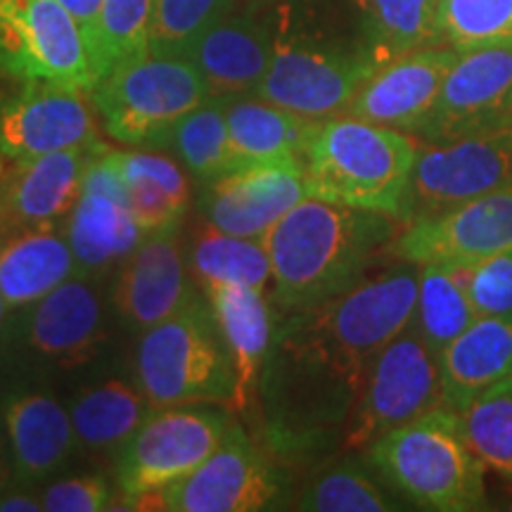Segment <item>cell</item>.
I'll use <instances>...</instances> for the list:
<instances>
[{
  "instance_id": "cell-17",
  "label": "cell",
  "mask_w": 512,
  "mask_h": 512,
  "mask_svg": "<svg viewBox=\"0 0 512 512\" xmlns=\"http://www.w3.org/2000/svg\"><path fill=\"white\" fill-rule=\"evenodd\" d=\"M304 197H309V185L302 162L254 164L207 183L202 207L207 226L264 240Z\"/></svg>"
},
{
  "instance_id": "cell-19",
  "label": "cell",
  "mask_w": 512,
  "mask_h": 512,
  "mask_svg": "<svg viewBox=\"0 0 512 512\" xmlns=\"http://www.w3.org/2000/svg\"><path fill=\"white\" fill-rule=\"evenodd\" d=\"M178 228L181 223L147 233L121 266L114 304L121 318L140 332L176 316L197 299L183 261Z\"/></svg>"
},
{
  "instance_id": "cell-35",
  "label": "cell",
  "mask_w": 512,
  "mask_h": 512,
  "mask_svg": "<svg viewBox=\"0 0 512 512\" xmlns=\"http://www.w3.org/2000/svg\"><path fill=\"white\" fill-rule=\"evenodd\" d=\"M463 430L486 472L512 491V377L472 401L460 413Z\"/></svg>"
},
{
  "instance_id": "cell-37",
  "label": "cell",
  "mask_w": 512,
  "mask_h": 512,
  "mask_svg": "<svg viewBox=\"0 0 512 512\" xmlns=\"http://www.w3.org/2000/svg\"><path fill=\"white\" fill-rule=\"evenodd\" d=\"M238 10V0H155L150 46L157 55H185L209 27Z\"/></svg>"
},
{
  "instance_id": "cell-40",
  "label": "cell",
  "mask_w": 512,
  "mask_h": 512,
  "mask_svg": "<svg viewBox=\"0 0 512 512\" xmlns=\"http://www.w3.org/2000/svg\"><path fill=\"white\" fill-rule=\"evenodd\" d=\"M46 512H102L114 510L112 486L100 475L67 477L41 491Z\"/></svg>"
},
{
  "instance_id": "cell-9",
  "label": "cell",
  "mask_w": 512,
  "mask_h": 512,
  "mask_svg": "<svg viewBox=\"0 0 512 512\" xmlns=\"http://www.w3.org/2000/svg\"><path fill=\"white\" fill-rule=\"evenodd\" d=\"M510 185L512 124L439 143L418 140L411 181L396 221L406 226Z\"/></svg>"
},
{
  "instance_id": "cell-14",
  "label": "cell",
  "mask_w": 512,
  "mask_h": 512,
  "mask_svg": "<svg viewBox=\"0 0 512 512\" xmlns=\"http://www.w3.org/2000/svg\"><path fill=\"white\" fill-rule=\"evenodd\" d=\"M512 124V46L458 53L415 140L439 143Z\"/></svg>"
},
{
  "instance_id": "cell-44",
  "label": "cell",
  "mask_w": 512,
  "mask_h": 512,
  "mask_svg": "<svg viewBox=\"0 0 512 512\" xmlns=\"http://www.w3.org/2000/svg\"><path fill=\"white\" fill-rule=\"evenodd\" d=\"M256 5H278V3H290V0H254Z\"/></svg>"
},
{
  "instance_id": "cell-16",
  "label": "cell",
  "mask_w": 512,
  "mask_h": 512,
  "mask_svg": "<svg viewBox=\"0 0 512 512\" xmlns=\"http://www.w3.org/2000/svg\"><path fill=\"white\" fill-rule=\"evenodd\" d=\"M64 233L81 275L124 264L147 235L128 209L124 183L107 145H100L88 164L79 200L64 221Z\"/></svg>"
},
{
  "instance_id": "cell-18",
  "label": "cell",
  "mask_w": 512,
  "mask_h": 512,
  "mask_svg": "<svg viewBox=\"0 0 512 512\" xmlns=\"http://www.w3.org/2000/svg\"><path fill=\"white\" fill-rule=\"evenodd\" d=\"M456 57V48L430 46L384 62L363 83L344 114L396 128L415 138L420 126L430 117L441 83Z\"/></svg>"
},
{
  "instance_id": "cell-26",
  "label": "cell",
  "mask_w": 512,
  "mask_h": 512,
  "mask_svg": "<svg viewBox=\"0 0 512 512\" xmlns=\"http://www.w3.org/2000/svg\"><path fill=\"white\" fill-rule=\"evenodd\" d=\"M12 470L22 484L41 482L57 472L79 444L72 415L48 394H17L3 408Z\"/></svg>"
},
{
  "instance_id": "cell-20",
  "label": "cell",
  "mask_w": 512,
  "mask_h": 512,
  "mask_svg": "<svg viewBox=\"0 0 512 512\" xmlns=\"http://www.w3.org/2000/svg\"><path fill=\"white\" fill-rule=\"evenodd\" d=\"M100 145L105 143L69 147L27 162H12V169L0 178V233L64 226Z\"/></svg>"
},
{
  "instance_id": "cell-34",
  "label": "cell",
  "mask_w": 512,
  "mask_h": 512,
  "mask_svg": "<svg viewBox=\"0 0 512 512\" xmlns=\"http://www.w3.org/2000/svg\"><path fill=\"white\" fill-rule=\"evenodd\" d=\"M380 475L373 467L354 460L325 467L311 477L297 498L299 510L309 512H389L401 510L399 503L384 491Z\"/></svg>"
},
{
  "instance_id": "cell-30",
  "label": "cell",
  "mask_w": 512,
  "mask_h": 512,
  "mask_svg": "<svg viewBox=\"0 0 512 512\" xmlns=\"http://www.w3.org/2000/svg\"><path fill=\"white\" fill-rule=\"evenodd\" d=\"M380 62L444 46L439 29V0H349Z\"/></svg>"
},
{
  "instance_id": "cell-2",
  "label": "cell",
  "mask_w": 512,
  "mask_h": 512,
  "mask_svg": "<svg viewBox=\"0 0 512 512\" xmlns=\"http://www.w3.org/2000/svg\"><path fill=\"white\" fill-rule=\"evenodd\" d=\"M399 228L380 211L304 197L264 238L275 304L302 313L351 290L389 256Z\"/></svg>"
},
{
  "instance_id": "cell-22",
  "label": "cell",
  "mask_w": 512,
  "mask_h": 512,
  "mask_svg": "<svg viewBox=\"0 0 512 512\" xmlns=\"http://www.w3.org/2000/svg\"><path fill=\"white\" fill-rule=\"evenodd\" d=\"M102 339V302L88 275H74L31 304L27 318L29 347L60 366L86 363L95 356Z\"/></svg>"
},
{
  "instance_id": "cell-5",
  "label": "cell",
  "mask_w": 512,
  "mask_h": 512,
  "mask_svg": "<svg viewBox=\"0 0 512 512\" xmlns=\"http://www.w3.org/2000/svg\"><path fill=\"white\" fill-rule=\"evenodd\" d=\"M211 91L183 55L147 53L124 60L95 83L91 102L112 140L131 147H169L176 126Z\"/></svg>"
},
{
  "instance_id": "cell-42",
  "label": "cell",
  "mask_w": 512,
  "mask_h": 512,
  "mask_svg": "<svg viewBox=\"0 0 512 512\" xmlns=\"http://www.w3.org/2000/svg\"><path fill=\"white\" fill-rule=\"evenodd\" d=\"M41 496L29 491H0V512H41Z\"/></svg>"
},
{
  "instance_id": "cell-31",
  "label": "cell",
  "mask_w": 512,
  "mask_h": 512,
  "mask_svg": "<svg viewBox=\"0 0 512 512\" xmlns=\"http://www.w3.org/2000/svg\"><path fill=\"white\" fill-rule=\"evenodd\" d=\"M192 275L202 292L209 287L238 285L266 292L273 280L266 240L240 238L207 226L195 238L190 252Z\"/></svg>"
},
{
  "instance_id": "cell-11",
  "label": "cell",
  "mask_w": 512,
  "mask_h": 512,
  "mask_svg": "<svg viewBox=\"0 0 512 512\" xmlns=\"http://www.w3.org/2000/svg\"><path fill=\"white\" fill-rule=\"evenodd\" d=\"M283 482L238 425L204 463L162 491L126 496L128 510L256 512L280 501Z\"/></svg>"
},
{
  "instance_id": "cell-43",
  "label": "cell",
  "mask_w": 512,
  "mask_h": 512,
  "mask_svg": "<svg viewBox=\"0 0 512 512\" xmlns=\"http://www.w3.org/2000/svg\"><path fill=\"white\" fill-rule=\"evenodd\" d=\"M10 309H8V304H5V299H3V292H0V325H3V320H5V313H8Z\"/></svg>"
},
{
  "instance_id": "cell-36",
  "label": "cell",
  "mask_w": 512,
  "mask_h": 512,
  "mask_svg": "<svg viewBox=\"0 0 512 512\" xmlns=\"http://www.w3.org/2000/svg\"><path fill=\"white\" fill-rule=\"evenodd\" d=\"M439 29L458 53L512 46V0H439Z\"/></svg>"
},
{
  "instance_id": "cell-21",
  "label": "cell",
  "mask_w": 512,
  "mask_h": 512,
  "mask_svg": "<svg viewBox=\"0 0 512 512\" xmlns=\"http://www.w3.org/2000/svg\"><path fill=\"white\" fill-rule=\"evenodd\" d=\"M275 29L256 10H235L219 19L185 50L183 57L204 76L211 95H254L273 57Z\"/></svg>"
},
{
  "instance_id": "cell-3",
  "label": "cell",
  "mask_w": 512,
  "mask_h": 512,
  "mask_svg": "<svg viewBox=\"0 0 512 512\" xmlns=\"http://www.w3.org/2000/svg\"><path fill=\"white\" fill-rule=\"evenodd\" d=\"M418 140L354 114L313 121L302 166L309 195L399 219Z\"/></svg>"
},
{
  "instance_id": "cell-46",
  "label": "cell",
  "mask_w": 512,
  "mask_h": 512,
  "mask_svg": "<svg viewBox=\"0 0 512 512\" xmlns=\"http://www.w3.org/2000/svg\"><path fill=\"white\" fill-rule=\"evenodd\" d=\"M5 489V484H3V470H0V491Z\"/></svg>"
},
{
  "instance_id": "cell-23",
  "label": "cell",
  "mask_w": 512,
  "mask_h": 512,
  "mask_svg": "<svg viewBox=\"0 0 512 512\" xmlns=\"http://www.w3.org/2000/svg\"><path fill=\"white\" fill-rule=\"evenodd\" d=\"M202 294L211 306L221 339L226 344L230 366H233L235 392L228 408L247 411L259 387L268 349H271V306L266 302V294L252 287L221 285L209 287Z\"/></svg>"
},
{
  "instance_id": "cell-15",
  "label": "cell",
  "mask_w": 512,
  "mask_h": 512,
  "mask_svg": "<svg viewBox=\"0 0 512 512\" xmlns=\"http://www.w3.org/2000/svg\"><path fill=\"white\" fill-rule=\"evenodd\" d=\"M83 88L22 81L0 100V150L8 162H27L69 147L102 143Z\"/></svg>"
},
{
  "instance_id": "cell-24",
  "label": "cell",
  "mask_w": 512,
  "mask_h": 512,
  "mask_svg": "<svg viewBox=\"0 0 512 512\" xmlns=\"http://www.w3.org/2000/svg\"><path fill=\"white\" fill-rule=\"evenodd\" d=\"M444 406L463 413L491 387L512 377V316H477L439 354Z\"/></svg>"
},
{
  "instance_id": "cell-10",
  "label": "cell",
  "mask_w": 512,
  "mask_h": 512,
  "mask_svg": "<svg viewBox=\"0 0 512 512\" xmlns=\"http://www.w3.org/2000/svg\"><path fill=\"white\" fill-rule=\"evenodd\" d=\"M233 422L214 408H155L117 451V486L126 496L162 491L197 470L226 441Z\"/></svg>"
},
{
  "instance_id": "cell-29",
  "label": "cell",
  "mask_w": 512,
  "mask_h": 512,
  "mask_svg": "<svg viewBox=\"0 0 512 512\" xmlns=\"http://www.w3.org/2000/svg\"><path fill=\"white\" fill-rule=\"evenodd\" d=\"M155 408L138 382L105 380L74 396L72 415L76 439L88 451H119Z\"/></svg>"
},
{
  "instance_id": "cell-6",
  "label": "cell",
  "mask_w": 512,
  "mask_h": 512,
  "mask_svg": "<svg viewBox=\"0 0 512 512\" xmlns=\"http://www.w3.org/2000/svg\"><path fill=\"white\" fill-rule=\"evenodd\" d=\"M382 67L361 36H332L275 24V46L254 95L306 119L349 110L363 83Z\"/></svg>"
},
{
  "instance_id": "cell-39",
  "label": "cell",
  "mask_w": 512,
  "mask_h": 512,
  "mask_svg": "<svg viewBox=\"0 0 512 512\" xmlns=\"http://www.w3.org/2000/svg\"><path fill=\"white\" fill-rule=\"evenodd\" d=\"M460 271L477 316H512V247Z\"/></svg>"
},
{
  "instance_id": "cell-32",
  "label": "cell",
  "mask_w": 512,
  "mask_h": 512,
  "mask_svg": "<svg viewBox=\"0 0 512 512\" xmlns=\"http://www.w3.org/2000/svg\"><path fill=\"white\" fill-rule=\"evenodd\" d=\"M477 320L460 266L422 264L418 278V304L413 328L434 354L456 339Z\"/></svg>"
},
{
  "instance_id": "cell-45",
  "label": "cell",
  "mask_w": 512,
  "mask_h": 512,
  "mask_svg": "<svg viewBox=\"0 0 512 512\" xmlns=\"http://www.w3.org/2000/svg\"><path fill=\"white\" fill-rule=\"evenodd\" d=\"M5 162H8V159H5L3 150H0V178H3V174H5Z\"/></svg>"
},
{
  "instance_id": "cell-25",
  "label": "cell",
  "mask_w": 512,
  "mask_h": 512,
  "mask_svg": "<svg viewBox=\"0 0 512 512\" xmlns=\"http://www.w3.org/2000/svg\"><path fill=\"white\" fill-rule=\"evenodd\" d=\"M79 273L64 226L0 233V292L10 311L27 309Z\"/></svg>"
},
{
  "instance_id": "cell-13",
  "label": "cell",
  "mask_w": 512,
  "mask_h": 512,
  "mask_svg": "<svg viewBox=\"0 0 512 512\" xmlns=\"http://www.w3.org/2000/svg\"><path fill=\"white\" fill-rule=\"evenodd\" d=\"M512 247V185L437 216L406 223L389 247L411 264L470 266Z\"/></svg>"
},
{
  "instance_id": "cell-33",
  "label": "cell",
  "mask_w": 512,
  "mask_h": 512,
  "mask_svg": "<svg viewBox=\"0 0 512 512\" xmlns=\"http://www.w3.org/2000/svg\"><path fill=\"white\" fill-rule=\"evenodd\" d=\"M228 98L211 95L176 126L169 147L181 157L185 169L204 185L245 169L230 143L226 121Z\"/></svg>"
},
{
  "instance_id": "cell-12",
  "label": "cell",
  "mask_w": 512,
  "mask_h": 512,
  "mask_svg": "<svg viewBox=\"0 0 512 512\" xmlns=\"http://www.w3.org/2000/svg\"><path fill=\"white\" fill-rule=\"evenodd\" d=\"M0 76L88 93L98 83L86 41L57 0H0Z\"/></svg>"
},
{
  "instance_id": "cell-8",
  "label": "cell",
  "mask_w": 512,
  "mask_h": 512,
  "mask_svg": "<svg viewBox=\"0 0 512 512\" xmlns=\"http://www.w3.org/2000/svg\"><path fill=\"white\" fill-rule=\"evenodd\" d=\"M444 406L439 356L408 328L370 363L344 422L347 451H366L382 434Z\"/></svg>"
},
{
  "instance_id": "cell-41",
  "label": "cell",
  "mask_w": 512,
  "mask_h": 512,
  "mask_svg": "<svg viewBox=\"0 0 512 512\" xmlns=\"http://www.w3.org/2000/svg\"><path fill=\"white\" fill-rule=\"evenodd\" d=\"M69 17L74 19L79 27L83 41H86L88 55H91V64L95 79H98V50H100V27H102V10H105V0H57Z\"/></svg>"
},
{
  "instance_id": "cell-27",
  "label": "cell",
  "mask_w": 512,
  "mask_h": 512,
  "mask_svg": "<svg viewBox=\"0 0 512 512\" xmlns=\"http://www.w3.org/2000/svg\"><path fill=\"white\" fill-rule=\"evenodd\" d=\"M230 143L242 166L302 162L306 136L313 121L256 98L235 95L226 102Z\"/></svg>"
},
{
  "instance_id": "cell-4",
  "label": "cell",
  "mask_w": 512,
  "mask_h": 512,
  "mask_svg": "<svg viewBox=\"0 0 512 512\" xmlns=\"http://www.w3.org/2000/svg\"><path fill=\"white\" fill-rule=\"evenodd\" d=\"M368 465L415 508L489 510L486 467L467 444L460 413L439 406L366 448Z\"/></svg>"
},
{
  "instance_id": "cell-1",
  "label": "cell",
  "mask_w": 512,
  "mask_h": 512,
  "mask_svg": "<svg viewBox=\"0 0 512 512\" xmlns=\"http://www.w3.org/2000/svg\"><path fill=\"white\" fill-rule=\"evenodd\" d=\"M418 278V264L394 259L330 302L294 313L280 349L351 408L375 356L413 325Z\"/></svg>"
},
{
  "instance_id": "cell-38",
  "label": "cell",
  "mask_w": 512,
  "mask_h": 512,
  "mask_svg": "<svg viewBox=\"0 0 512 512\" xmlns=\"http://www.w3.org/2000/svg\"><path fill=\"white\" fill-rule=\"evenodd\" d=\"M152 10H155V0H105L98 64H95L98 81L114 64L147 53Z\"/></svg>"
},
{
  "instance_id": "cell-7",
  "label": "cell",
  "mask_w": 512,
  "mask_h": 512,
  "mask_svg": "<svg viewBox=\"0 0 512 512\" xmlns=\"http://www.w3.org/2000/svg\"><path fill=\"white\" fill-rule=\"evenodd\" d=\"M136 382L152 408L230 403L235 375L209 302H190L145 330L136 347Z\"/></svg>"
},
{
  "instance_id": "cell-28",
  "label": "cell",
  "mask_w": 512,
  "mask_h": 512,
  "mask_svg": "<svg viewBox=\"0 0 512 512\" xmlns=\"http://www.w3.org/2000/svg\"><path fill=\"white\" fill-rule=\"evenodd\" d=\"M110 159L124 183L128 209L145 233L181 223L190 183L174 159L147 150H110Z\"/></svg>"
}]
</instances>
